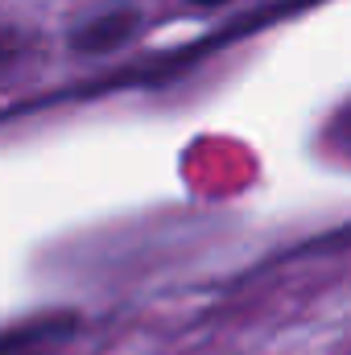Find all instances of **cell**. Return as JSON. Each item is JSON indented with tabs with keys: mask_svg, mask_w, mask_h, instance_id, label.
Masks as SVG:
<instances>
[{
	"mask_svg": "<svg viewBox=\"0 0 351 355\" xmlns=\"http://www.w3.org/2000/svg\"><path fill=\"white\" fill-rule=\"evenodd\" d=\"M141 29H145V17L137 4H108V8L83 17L67 42L75 54H112V50L128 46Z\"/></svg>",
	"mask_w": 351,
	"mask_h": 355,
	"instance_id": "6da1fadb",
	"label": "cell"
},
{
	"mask_svg": "<svg viewBox=\"0 0 351 355\" xmlns=\"http://www.w3.org/2000/svg\"><path fill=\"white\" fill-rule=\"evenodd\" d=\"M29 54V33L12 29V25H0V67H12Z\"/></svg>",
	"mask_w": 351,
	"mask_h": 355,
	"instance_id": "3957f363",
	"label": "cell"
},
{
	"mask_svg": "<svg viewBox=\"0 0 351 355\" xmlns=\"http://www.w3.org/2000/svg\"><path fill=\"white\" fill-rule=\"evenodd\" d=\"M75 331H79V314H67V310L33 314V318L12 322V327L0 331V355H50Z\"/></svg>",
	"mask_w": 351,
	"mask_h": 355,
	"instance_id": "7a4b0ae2",
	"label": "cell"
},
{
	"mask_svg": "<svg viewBox=\"0 0 351 355\" xmlns=\"http://www.w3.org/2000/svg\"><path fill=\"white\" fill-rule=\"evenodd\" d=\"M194 8H219V4H228V0H190Z\"/></svg>",
	"mask_w": 351,
	"mask_h": 355,
	"instance_id": "277c9868",
	"label": "cell"
}]
</instances>
